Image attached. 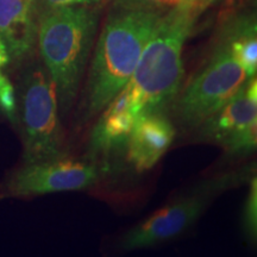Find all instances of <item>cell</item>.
<instances>
[{"label":"cell","instance_id":"cell-1","mask_svg":"<svg viewBox=\"0 0 257 257\" xmlns=\"http://www.w3.org/2000/svg\"><path fill=\"white\" fill-rule=\"evenodd\" d=\"M165 12L114 8L96 42L85 89L86 117L99 114L133 76Z\"/></svg>","mask_w":257,"mask_h":257},{"label":"cell","instance_id":"cell-2","mask_svg":"<svg viewBox=\"0 0 257 257\" xmlns=\"http://www.w3.org/2000/svg\"><path fill=\"white\" fill-rule=\"evenodd\" d=\"M197 15L176 5L162 15L126 83L137 115L162 111L178 94L184 78V47Z\"/></svg>","mask_w":257,"mask_h":257},{"label":"cell","instance_id":"cell-3","mask_svg":"<svg viewBox=\"0 0 257 257\" xmlns=\"http://www.w3.org/2000/svg\"><path fill=\"white\" fill-rule=\"evenodd\" d=\"M98 17L89 5L62 6L38 14L36 36L41 56L64 110L78 95L94 44Z\"/></svg>","mask_w":257,"mask_h":257},{"label":"cell","instance_id":"cell-4","mask_svg":"<svg viewBox=\"0 0 257 257\" xmlns=\"http://www.w3.org/2000/svg\"><path fill=\"white\" fill-rule=\"evenodd\" d=\"M248 79L226 44L219 40L206 64L193 76L175 102L180 123L187 127L201 126Z\"/></svg>","mask_w":257,"mask_h":257},{"label":"cell","instance_id":"cell-5","mask_svg":"<svg viewBox=\"0 0 257 257\" xmlns=\"http://www.w3.org/2000/svg\"><path fill=\"white\" fill-rule=\"evenodd\" d=\"M25 163L63 155L55 83L43 69L25 75L21 95Z\"/></svg>","mask_w":257,"mask_h":257},{"label":"cell","instance_id":"cell-6","mask_svg":"<svg viewBox=\"0 0 257 257\" xmlns=\"http://www.w3.org/2000/svg\"><path fill=\"white\" fill-rule=\"evenodd\" d=\"M244 172L232 173L207 180L191 194L182 195L137 224L121 237L123 250H136L167 242L189 229L207 207L214 195L232 187L238 180H245Z\"/></svg>","mask_w":257,"mask_h":257},{"label":"cell","instance_id":"cell-7","mask_svg":"<svg viewBox=\"0 0 257 257\" xmlns=\"http://www.w3.org/2000/svg\"><path fill=\"white\" fill-rule=\"evenodd\" d=\"M102 170L91 161L61 155L25 163L8 180L2 197H36L49 193L83 191L99 182Z\"/></svg>","mask_w":257,"mask_h":257},{"label":"cell","instance_id":"cell-8","mask_svg":"<svg viewBox=\"0 0 257 257\" xmlns=\"http://www.w3.org/2000/svg\"><path fill=\"white\" fill-rule=\"evenodd\" d=\"M175 138V127L161 111L138 114L128 137L127 161L138 173L150 170Z\"/></svg>","mask_w":257,"mask_h":257},{"label":"cell","instance_id":"cell-9","mask_svg":"<svg viewBox=\"0 0 257 257\" xmlns=\"http://www.w3.org/2000/svg\"><path fill=\"white\" fill-rule=\"evenodd\" d=\"M257 82L252 76L237 91L220 110L201 125V136L221 143L226 137L256 121Z\"/></svg>","mask_w":257,"mask_h":257},{"label":"cell","instance_id":"cell-10","mask_svg":"<svg viewBox=\"0 0 257 257\" xmlns=\"http://www.w3.org/2000/svg\"><path fill=\"white\" fill-rule=\"evenodd\" d=\"M100 118L91 134L93 152L108 154L126 146L137 114L131 107L126 86L100 112Z\"/></svg>","mask_w":257,"mask_h":257},{"label":"cell","instance_id":"cell-11","mask_svg":"<svg viewBox=\"0 0 257 257\" xmlns=\"http://www.w3.org/2000/svg\"><path fill=\"white\" fill-rule=\"evenodd\" d=\"M36 31L27 0H0V37L11 57L27 55L35 43Z\"/></svg>","mask_w":257,"mask_h":257},{"label":"cell","instance_id":"cell-12","mask_svg":"<svg viewBox=\"0 0 257 257\" xmlns=\"http://www.w3.org/2000/svg\"><path fill=\"white\" fill-rule=\"evenodd\" d=\"M220 41L229 48L231 55L245 70L248 78L257 70V25L253 14H243L231 18L223 25Z\"/></svg>","mask_w":257,"mask_h":257},{"label":"cell","instance_id":"cell-13","mask_svg":"<svg viewBox=\"0 0 257 257\" xmlns=\"http://www.w3.org/2000/svg\"><path fill=\"white\" fill-rule=\"evenodd\" d=\"M257 120L252 121L239 131L230 135L220 144L229 156H244L256 149Z\"/></svg>","mask_w":257,"mask_h":257},{"label":"cell","instance_id":"cell-14","mask_svg":"<svg viewBox=\"0 0 257 257\" xmlns=\"http://www.w3.org/2000/svg\"><path fill=\"white\" fill-rule=\"evenodd\" d=\"M243 229L250 239L255 240L257 233V186L256 178L250 182L248 198L243 210Z\"/></svg>","mask_w":257,"mask_h":257},{"label":"cell","instance_id":"cell-15","mask_svg":"<svg viewBox=\"0 0 257 257\" xmlns=\"http://www.w3.org/2000/svg\"><path fill=\"white\" fill-rule=\"evenodd\" d=\"M0 110L12 123L17 120V99L12 82L0 70Z\"/></svg>","mask_w":257,"mask_h":257},{"label":"cell","instance_id":"cell-16","mask_svg":"<svg viewBox=\"0 0 257 257\" xmlns=\"http://www.w3.org/2000/svg\"><path fill=\"white\" fill-rule=\"evenodd\" d=\"M178 4L179 0H114L113 8L167 12Z\"/></svg>","mask_w":257,"mask_h":257},{"label":"cell","instance_id":"cell-17","mask_svg":"<svg viewBox=\"0 0 257 257\" xmlns=\"http://www.w3.org/2000/svg\"><path fill=\"white\" fill-rule=\"evenodd\" d=\"M99 0H35L31 5V12L35 11L37 14L47 11V10L62 8V6H73V5H91L95 4Z\"/></svg>","mask_w":257,"mask_h":257},{"label":"cell","instance_id":"cell-18","mask_svg":"<svg viewBox=\"0 0 257 257\" xmlns=\"http://www.w3.org/2000/svg\"><path fill=\"white\" fill-rule=\"evenodd\" d=\"M10 59H11V55L9 53L8 46H6L4 40L0 37V70L10 62Z\"/></svg>","mask_w":257,"mask_h":257},{"label":"cell","instance_id":"cell-19","mask_svg":"<svg viewBox=\"0 0 257 257\" xmlns=\"http://www.w3.org/2000/svg\"><path fill=\"white\" fill-rule=\"evenodd\" d=\"M218 2H220V0H199L197 8H195V12H197V15H200L204 10H206L212 5H216Z\"/></svg>","mask_w":257,"mask_h":257},{"label":"cell","instance_id":"cell-20","mask_svg":"<svg viewBox=\"0 0 257 257\" xmlns=\"http://www.w3.org/2000/svg\"><path fill=\"white\" fill-rule=\"evenodd\" d=\"M198 3L199 0H179L178 6H180V8L182 9L189 10V11H193L195 15H197V12H195V8H197Z\"/></svg>","mask_w":257,"mask_h":257},{"label":"cell","instance_id":"cell-21","mask_svg":"<svg viewBox=\"0 0 257 257\" xmlns=\"http://www.w3.org/2000/svg\"><path fill=\"white\" fill-rule=\"evenodd\" d=\"M35 0H27V3H28V5L30 6V9H31V5H32V3H34Z\"/></svg>","mask_w":257,"mask_h":257}]
</instances>
